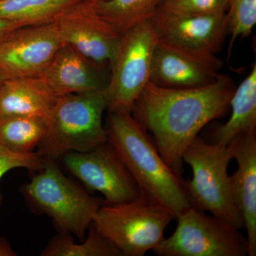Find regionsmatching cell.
<instances>
[{
  "instance_id": "d4e9b609",
  "label": "cell",
  "mask_w": 256,
  "mask_h": 256,
  "mask_svg": "<svg viewBox=\"0 0 256 256\" xmlns=\"http://www.w3.org/2000/svg\"><path fill=\"white\" fill-rule=\"evenodd\" d=\"M20 28L22 26L13 22L0 20V42L6 38L11 32Z\"/></svg>"
},
{
  "instance_id": "9a60e30c",
  "label": "cell",
  "mask_w": 256,
  "mask_h": 256,
  "mask_svg": "<svg viewBox=\"0 0 256 256\" xmlns=\"http://www.w3.org/2000/svg\"><path fill=\"white\" fill-rule=\"evenodd\" d=\"M233 141L238 170L230 176V192L246 228L248 256H256V131L240 134Z\"/></svg>"
},
{
  "instance_id": "ffe728a7",
  "label": "cell",
  "mask_w": 256,
  "mask_h": 256,
  "mask_svg": "<svg viewBox=\"0 0 256 256\" xmlns=\"http://www.w3.org/2000/svg\"><path fill=\"white\" fill-rule=\"evenodd\" d=\"M161 0H102L94 2L96 10L124 34L146 20L154 18Z\"/></svg>"
},
{
  "instance_id": "cb8c5ba5",
  "label": "cell",
  "mask_w": 256,
  "mask_h": 256,
  "mask_svg": "<svg viewBox=\"0 0 256 256\" xmlns=\"http://www.w3.org/2000/svg\"><path fill=\"white\" fill-rule=\"evenodd\" d=\"M46 160L42 158L37 152L21 154L8 150L0 144V182L10 170L24 168L30 171H41L44 168ZM2 197L0 194V205Z\"/></svg>"
},
{
  "instance_id": "ba28073f",
  "label": "cell",
  "mask_w": 256,
  "mask_h": 256,
  "mask_svg": "<svg viewBox=\"0 0 256 256\" xmlns=\"http://www.w3.org/2000/svg\"><path fill=\"white\" fill-rule=\"evenodd\" d=\"M174 234L153 250L159 256H246V238L232 224L195 208L176 217Z\"/></svg>"
},
{
  "instance_id": "603a6c76",
  "label": "cell",
  "mask_w": 256,
  "mask_h": 256,
  "mask_svg": "<svg viewBox=\"0 0 256 256\" xmlns=\"http://www.w3.org/2000/svg\"><path fill=\"white\" fill-rule=\"evenodd\" d=\"M228 10V0H161L158 10L180 16L223 12Z\"/></svg>"
},
{
  "instance_id": "8fae6325",
  "label": "cell",
  "mask_w": 256,
  "mask_h": 256,
  "mask_svg": "<svg viewBox=\"0 0 256 256\" xmlns=\"http://www.w3.org/2000/svg\"><path fill=\"white\" fill-rule=\"evenodd\" d=\"M54 22L64 44L96 63L110 65L122 34L98 12L92 2L77 0Z\"/></svg>"
},
{
  "instance_id": "6da1fadb",
  "label": "cell",
  "mask_w": 256,
  "mask_h": 256,
  "mask_svg": "<svg viewBox=\"0 0 256 256\" xmlns=\"http://www.w3.org/2000/svg\"><path fill=\"white\" fill-rule=\"evenodd\" d=\"M236 88L233 79L224 74L196 88H166L150 82L131 114L152 134L165 163L182 176L185 151L205 126L227 114Z\"/></svg>"
},
{
  "instance_id": "44dd1931",
  "label": "cell",
  "mask_w": 256,
  "mask_h": 256,
  "mask_svg": "<svg viewBox=\"0 0 256 256\" xmlns=\"http://www.w3.org/2000/svg\"><path fill=\"white\" fill-rule=\"evenodd\" d=\"M88 238L76 244L72 235L60 233L47 244L42 256H122L108 240L102 236L94 224L89 227Z\"/></svg>"
},
{
  "instance_id": "ac0fdd59",
  "label": "cell",
  "mask_w": 256,
  "mask_h": 256,
  "mask_svg": "<svg viewBox=\"0 0 256 256\" xmlns=\"http://www.w3.org/2000/svg\"><path fill=\"white\" fill-rule=\"evenodd\" d=\"M77 0H0V20L20 26L54 22L60 13Z\"/></svg>"
},
{
  "instance_id": "4316f807",
  "label": "cell",
  "mask_w": 256,
  "mask_h": 256,
  "mask_svg": "<svg viewBox=\"0 0 256 256\" xmlns=\"http://www.w3.org/2000/svg\"><path fill=\"white\" fill-rule=\"evenodd\" d=\"M6 80V77L4 75V74L0 70V89L2 86L3 84H4L5 80Z\"/></svg>"
},
{
  "instance_id": "9c48e42d",
  "label": "cell",
  "mask_w": 256,
  "mask_h": 256,
  "mask_svg": "<svg viewBox=\"0 0 256 256\" xmlns=\"http://www.w3.org/2000/svg\"><path fill=\"white\" fill-rule=\"evenodd\" d=\"M62 160L66 169L86 188L105 196L106 204L142 197L136 180L108 142L88 152L67 153Z\"/></svg>"
},
{
  "instance_id": "30bf717a",
  "label": "cell",
  "mask_w": 256,
  "mask_h": 256,
  "mask_svg": "<svg viewBox=\"0 0 256 256\" xmlns=\"http://www.w3.org/2000/svg\"><path fill=\"white\" fill-rule=\"evenodd\" d=\"M223 62L208 50H194L158 38L150 82L166 88L190 89L213 84Z\"/></svg>"
},
{
  "instance_id": "5b68a950",
  "label": "cell",
  "mask_w": 256,
  "mask_h": 256,
  "mask_svg": "<svg viewBox=\"0 0 256 256\" xmlns=\"http://www.w3.org/2000/svg\"><path fill=\"white\" fill-rule=\"evenodd\" d=\"M23 192L32 206L53 220L60 233L82 240L105 204L67 178L54 160H46L44 168L24 186Z\"/></svg>"
},
{
  "instance_id": "7402d4cb",
  "label": "cell",
  "mask_w": 256,
  "mask_h": 256,
  "mask_svg": "<svg viewBox=\"0 0 256 256\" xmlns=\"http://www.w3.org/2000/svg\"><path fill=\"white\" fill-rule=\"evenodd\" d=\"M226 18L230 48L235 40L248 36L255 28L256 0H228Z\"/></svg>"
},
{
  "instance_id": "8992f818",
  "label": "cell",
  "mask_w": 256,
  "mask_h": 256,
  "mask_svg": "<svg viewBox=\"0 0 256 256\" xmlns=\"http://www.w3.org/2000/svg\"><path fill=\"white\" fill-rule=\"evenodd\" d=\"M175 220L164 207L141 197L134 201L100 207L92 224L122 256H144L164 240Z\"/></svg>"
},
{
  "instance_id": "83f0119b",
  "label": "cell",
  "mask_w": 256,
  "mask_h": 256,
  "mask_svg": "<svg viewBox=\"0 0 256 256\" xmlns=\"http://www.w3.org/2000/svg\"><path fill=\"white\" fill-rule=\"evenodd\" d=\"M88 1L92 2H96L100 1V0H88Z\"/></svg>"
},
{
  "instance_id": "d6986e66",
  "label": "cell",
  "mask_w": 256,
  "mask_h": 256,
  "mask_svg": "<svg viewBox=\"0 0 256 256\" xmlns=\"http://www.w3.org/2000/svg\"><path fill=\"white\" fill-rule=\"evenodd\" d=\"M46 118L35 116L0 117V144L21 154L34 152L46 132Z\"/></svg>"
},
{
  "instance_id": "3957f363",
  "label": "cell",
  "mask_w": 256,
  "mask_h": 256,
  "mask_svg": "<svg viewBox=\"0 0 256 256\" xmlns=\"http://www.w3.org/2000/svg\"><path fill=\"white\" fill-rule=\"evenodd\" d=\"M104 90L60 96L46 118V132L37 152L45 160L62 159L72 152H88L108 142L102 122Z\"/></svg>"
},
{
  "instance_id": "52a82bcc",
  "label": "cell",
  "mask_w": 256,
  "mask_h": 256,
  "mask_svg": "<svg viewBox=\"0 0 256 256\" xmlns=\"http://www.w3.org/2000/svg\"><path fill=\"white\" fill-rule=\"evenodd\" d=\"M158 41L153 18L121 36L110 63L108 84L104 90L109 114H130L150 82L153 53Z\"/></svg>"
},
{
  "instance_id": "484cf974",
  "label": "cell",
  "mask_w": 256,
  "mask_h": 256,
  "mask_svg": "<svg viewBox=\"0 0 256 256\" xmlns=\"http://www.w3.org/2000/svg\"><path fill=\"white\" fill-rule=\"evenodd\" d=\"M18 254L13 250L6 239L0 238V256H16Z\"/></svg>"
},
{
  "instance_id": "7a4b0ae2",
  "label": "cell",
  "mask_w": 256,
  "mask_h": 256,
  "mask_svg": "<svg viewBox=\"0 0 256 256\" xmlns=\"http://www.w3.org/2000/svg\"><path fill=\"white\" fill-rule=\"evenodd\" d=\"M114 146L136 180L143 198L176 217L190 208L185 181L170 169L156 143L130 114H109L105 126Z\"/></svg>"
},
{
  "instance_id": "5bb4252c",
  "label": "cell",
  "mask_w": 256,
  "mask_h": 256,
  "mask_svg": "<svg viewBox=\"0 0 256 256\" xmlns=\"http://www.w3.org/2000/svg\"><path fill=\"white\" fill-rule=\"evenodd\" d=\"M153 22L160 40L214 54L228 34L226 12L180 16L158 10Z\"/></svg>"
},
{
  "instance_id": "4fadbf2b",
  "label": "cell",
  "mask_w": 256,
  "mask_h": 256,
  "mask_svg": "<svg viewBox=\"0 0 256 256\" xmlns=\"http://www.w3.org/2000/svg\"><path fill=\"white\" fill-rule=\"evenodd\" d=\"M110 66L100 65L64 44L38 77L57 98L104 90L110 79Z\"/></svg>"
},
{
  "instance_id": "e0dca14e",
  "label": "cell",
  "mask_w": 256,
  "mask_h": 256,
  "mask_svg": "<svg viewBox=\"0 0 256 256\" xmlns=\"http://www.w3.org/2000/svg\"><path fill=\"white\" fill-rule=\"evenodd\" d=\"M232 116L226 124L212 132L210 143L228 146L244 133L256 131V65L236 88L230 102Z\"/></svg>"
},
{
  "instance_id": "277c9868",
  "label": "cell",
  "mask_w": 256,
  "mask_h": 256,
  "mask_svg": "<svg viewBox=\"0 0 256 256\" xmlns=\"http://www.w3.org/2000/svg\"><path fill=\"white\" fill-rule=\"evenodd\" d=\"M234 156V141L224 146L197 136L183 156L184 162L191 166L194 175L185 182V188L192 208L210 212L240 230L245 224L232 198L228 174Z\"/></svg>"
},
{
  "instance_id": "7c38bea8",
  "label": "cell",
  "mask_w": 256,
  "mask_h": 256,
  "mask_svg": "<svg viewBox=\"0 0 256 256\" xmlns=\"http://www.w3.org/2000/svg\"><path fill=\"white\" fill-rule=\"evenodd\" d=\"M64 44L55 22L16 28L0 42V70L6 79L38 76Z\"/></svg>"
},
{
  "instance_id": "2e32d148",
  "label": "cell",
  "mask_w": 256,
  "mask_h": 256,
  "mask_svg": "<svg viewBox=\"0 0 256 256\" xmlns=\"http://www.w3.org/2000/svg\"><path fill=\"white\" fill-rule=\"evenodd\" d=\"M56 98L40 77L6 79L0 89V117L24 116L46 118Z\"/></svg>"
}]
</instances>
